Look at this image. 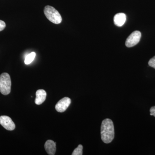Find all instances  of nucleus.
Masks as SVG:
<instances>
[{"instance_id":"1","label":"nucleus","mask_w":155,"mask_h":155,"mask_svg":"<svg viewBox=\"0 0 155 155\" xmlns=\"http://www.w3.org/2000/svg\"><path fill=\"white\" fill-rule=\"evenodd\" d=\"M115 135L114 123L110 119L103 120L101 126V137L104 143H110Z\"/></svg>"},{"instance_id":"2","label":"nucleus","mask_w":155,"mask_h":155,"mask_svg":"<svg viewBox=\"0 0 155 155\" xmlns=\"http://www.w3.org/2000/svg\"><path fill=\"white\" fill-rule=\"evenodd\" d=\"M44 12L47 18L53 23L59 24L62 22V18L61 14L54 7L46 6L45 8Z\"/></svg>"},{"instance_id":"3","label":"nucleus","mask_w":155,"mask_h":155,"mask_svg":"<svg viewBox=\"0 0 155 155\" xmlns=\"http://www.w3.org/2000/svg\"><path fill=\"white\" fill-rule=\"evenodd\" d=\"M11 77L8 73H2L0 75V92L5 95L9 94L11 91Z\"/></svg>"},{"instance_id":"4","label":"nucleus","mask_w":155,"mask_h":155,"mask_svg":"<svg viewBox=\"0 0 155 155\" xmlns=\"http://www.w3.org/2000/svg\"><path fill=\"white\" fill-rule=\"evenodd\" d=\"M141 34L138 31L132 32L126 39L125 45L128 48L132 47L138 43L141 38Z\"/></svg>"},{"instance_id":"5","label":"nucleus","mask_w":155,"mask_h":155,"mask_svg":"<svg viewBox=\"0 0 155 155\" xmlns=\"http://www.w3.org/2000/svg\"><path fill=\"white\" fill-rule=\"evenodd\" d=\"M0 124L7 130H13L15 128V125L10 117L6 116H0Z\"/></svg>"},{"instance_id":"6","label":"nucleus","mask_w":155,"mask_h":155,"mask_svg":"<svg viewBox=\"0 0 155 155\" xmlns=\"http://www.w3.org/2000/svg\"><path fill=\"white\" fill-rule=\"evenodd\" d=\"M71 99L69 97H65L58 102L56 105V110L59 113H63L67 110L71 104Z\"/></svg>"},{"instance_id":"7","label":"nucleus","mask_w":155,"mask_h":155,"mask_svg":"<svg viewBox=\"0 0 155 155\" xmlns=\"http://www.w3.org/2000/svg\"><path fill=\"white\" fill-rule=\"evenodd\" d=\"M45 148L48 154L55 155L56 151V143L53 140H48L45 144Z\"/></svg>"},{"instance_id":"8","label":"nucleus","mask_w":155,"mask_h":155,"mask_svg":"<svg viewBox=\"0 0 155 155\" xmlns=\"http://www.w3.org/2000/svg\"><path fill=\"white\" fill-rule=\"evenodd\" d=\"M126 20V16L124 13L116 14L114 17V22L116 26L121 27L125 24Z\"/></svg>"},{"instance_id":"9","label":"nucleus","mask_w":155,"mask_h":155,"mask_svg":"<svg viewBox=\"0 0 155 155\" xmlns=\"http://www.w3.org/2000/svg\"><path fill=\"white\" fill-rule=\"evenodd\" d=\"M47 93L43 89L38 90L36 92V98L35 103L37 105H41L45 101Z\"/></svg>"},{"instance_id":"10","label":"nucleus","mask_w":155,"mask_h":155,"mask_svg":"<svg viewBox=\"0 0 155 155\" xmlns=\"http://www.w3.org/2000/svg\"><path fill=\"white\" fill-rule=\"evenodd\" d=\"M35 56H36V54H35V52H34L28 54L25 57V61H24L25 64H26V65L30 64L33 61V60H34Z\"/></svg>"},{"instance_id":"11","label":"nucleus","mask_w":155,"mask_h":155,"mask_svg":"<svg viewBox=\"0 0 155 155\" xmlns=\"http://www.w3.org/2000/svg\"><path fill=\"white\" fill-rule=\"evenodd\" d=\"M82 150H83V146L82 145H79L78 147L73 151L72 155H82L83 154Z\"/></svg>"},{"instance_id":"12","label":"nucleus","mask_w":155,"mask_h":155,"mask_svg":"<svg viewBox=\"0 0 155 155\" xmlns=\"http://www.w3.org/2000/svg\"><path fill=\"white\" fill-rule=\"evenodd\" d=\"M148 64L150 67H153L155 69V56L150 60Z\"/></svg>"},{"instance_id":"13","label":"nucleus","mask_w":155,"mask_h":155,"mask_svg":"<svg viewBox=\"0 0 155 155\" xmlns=\"http://www.w3.org/2000/svg\"><path fill=\"white\" fill-rule=\"evenodd\" d=\"M6 27V23L2 20H0V31H2Z\"/></svg>"},{"instance_id":"14","label":"nucleus","mask_w":155,"mask_h":155,"mask_svg":"<svg viewBox=\"0 0 155 155\" xmlns=\"http://www.w3.org/2000/svg\"><path fill=\"white\" fill-rule=\"evenodd\" d=\"M150 115L151 116H153L155 117V106L152 107L150 108Z\"/></svg>"}]
</instances>
